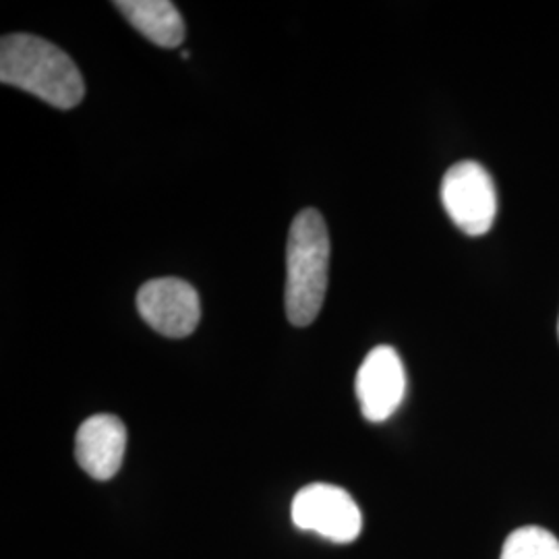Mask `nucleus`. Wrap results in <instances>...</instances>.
I'll use <instances>...</instances> for the list:
<instances>
[{
	"mask_svg": "<svg viewBox=\"0 0 559 559\" xmlns=\"http://www.w3.org/2000/svg\"><path fill=\"white\" fill-rule=\"evenodd\" d=\"M330 265V235L318 210L307 207L297 214L286 245V318L307 328L320 316Z\"/></svg>",
	"mask_w": 559,
	"mask_h": 559,
	"instance_id": "obj_2",
	"label": "nucleus"
},
{
	"mask_svg": "<svg viewBox=\"0 0 559 559\" xmlns=\"http://www.w3.org/2000/svg\"><path fill=\"white\" fill-rule=\"evenodd\" d=\"M124 450L127 429L119 417L94 415L81 423L75 438V459L92 479H112L122 466Z\"/></svg>",
	"mask_w": 559,
	"mask_h": 559,
	"instance_id": "obj_7",
	"label": "nucleus"
},
{
	"mask_svg": "<svg viewBox=\"0 0 559 559\" xmlns=\"http://www.w3.org/2000/svg\"><path fill=\"white\" fill-rule=\"evenodd\" d=\"M558 334H559V321H558Z\"/></svg>",
	"mask_w": 559,
	"mask_h": 559,
	"instance_id": "obj_10",
	"label": "nucleus"
},
{
	"mask_svg": "<svg viewBox=\"0 0 559 559\" xmlns=\"http://www.w3.org/2000/svg\"><path fill=\"white\" fill-rule=\"evenodd\" d=\"M500 559H559V539L540 526H522L506 539Z\"/></svg>",
	"mask_w": 559,
	"mask_h": 559,
	"instance_id": "obj_9",
	"label": "nucleus"
},
{
	"mask_svg": "<svg viewBox=\"0 0 559 559\" xmlns=\"http://www.w3.org/2000/svg\"><path fill=\"white\" fill-rule=\"evenodd\" d=\"M293 520L302 531H313L325 539L350 543L362 531V516L353 496L328 483L302 487L293 501Z\"/></svg>",
	"mask_w": 559,
	"mask_h": 559,
	"instance_id": "obj_4",
	"label": "nucleus"
},
{
	"mask_svg": "<svg viewBox=\"0 0 559 559\" xmlns=\"http://www.w3.org/2000/svg\"><path fill=\"white\" fill-rule=\"evenodd\" d=\"M441 203L454 226L468 237L489 233L498 214L496 185L479 162H459L445 173Z\"/></svg>",
	"mask_w": 559,
	"mask_h": 559,
	"instance_id": "obj_3",
	"label": "nucleus"
},
{
	"mask_svg": "<svg viewBox=\"0 0 559 559\" xmlns=\"http://www.w3.org/2000/svg\"><path fill=\"white\" fill-rule=\"evenodd\" d=\"M0 81L60 110L75 108L85 96L73 59L52 41L29 34H9L0 41Z\"/></svg>",
	"mask_w": 559,
	"mask_h": 559,
	"instance_id": "obj_1",
	"label": "nucleus"
},
{
	"mask_svg": "<svg viewBox=\"0 0 559 559\" xmlns=\"http://www.w3.org/2000/svg\"><path fill=\"white\" fill-rule=\"evenodd\" d=\"M115 7L141 36L160 48H177L185 40V21L168 0H119Z\"/></svg>",
	"mask_w": 559,
	"mask_h": 559,
	"instance_id": "obj_8",
	"label": "nucleus"
},
{
	"mask_svg": "<svg viewBox=\"0 0 559 559\" xmlns=\"http://www.w3.org/2000/svg\"><path fill=\"white\" fill-rule=\"evenodd\" d=\"M138 311L162 336L185 338L193 334L200 323V295L185 280H150L138 293Z\"/></svg>",
	"mask_w": 559,
	"mask_h": 559,
	"instance_id": "obj_5",
	"label": "nucleus"
},
{
	"mask_svg": "<svg viewBox=\"0 0 559 559\" xmlns=\"http://www.w3.org/2000/svg\"><path fill=\"white\" fill-rule=\"evenodd\" d=\"M355 388L365 419H390L406 396V371L399 353L385 344L376 346L362 360Z\"/></svg>",
	"mask_w": 559,
	"mask_h": 559,
	"instance_id": "obj_6",
	"label": "nucleus"
}]
</instances>
